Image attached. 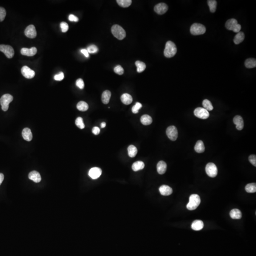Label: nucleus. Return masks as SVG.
Masks as SVG:
<instances>
[{
    "instance_id": "obj_42",
    "label": "nucleus",
    "mask_w": 256,
    "mask_h": 256,
    "mask_svg": "<svg viewBox=\"0 0 256 256\" xmlns=\"http://www.w3.org/2000/svg\"><path fill=\"white\" fill-rule=\"evenodd\" d=\"M60 28L63 32H66L69 30V26L67 23L65 22H62L60 23Z\"/></svg>"
},
{
    "instance_id": "obj_28",
    "label": "nucleus",
    "mask_w": 256,
    "mask_h": 256,
    "mask_svg": "<svg viewBox=\"0 0 256 256\" xmlns=\"http://www.w3.org/2000/svg\"><path fill=\"white\" fill-rule=\"evenodd\" d=\"M145 167V164L143 162L138 161L134 163L132 165V169L134 171H138L143 169Z\"/></svg>"
},
{
    "instance_id": "obj_4",
    "label": "nucleus",
    "mask_w": 256,
    "mask_h": 256,
    "mask_svg": "<svg viewBox=\"0 0 256 256\" xmlns=\"http://www.w3.org/2000/svg\"><path fill=\"white\" fill-rule=\"evenodd\" d=\"M225 27L227 30L236 33L239 32L241 28V25L238 23L237 21L235 19L228 20L225 23Z\"/></svg>"
},
{
    "instance_id": "obj_15",
    "label": "nucleus",
    "mask_w": 256,
    "mask_h": 256,
    "mask_svg": "<svg viewBox=\"0 0 256 256\" xmlns=\"http://www.w3.org/2000/svg\"><path fill=\"white\" fill-rule=\"evenodd\" d=\"M37 52V49L35 47H32L30 49L23 48L21 49V53L24 56L32 57L36 54Z\"/></svg>"
},
{
    "instance_id": "obj_9",
    "label": "nucleus",
    "mask_w": 256,
    "mask_h": 256,
    "mask_svg": "<svg viewBox=\"0 0 256 256\" xmlns=\"http://www.w3.org/2000/svg\"><path fill=\"white\" fill-rule=\"evenodd\" d=\"M194 114L196 117L201 119H206L210 116V114L208 111L204 108L198 107L196 108L194 111Z\"/></svg>"
},
{
    "instance_id": "obj_27",
    "label": "nucleus",
    "mask_w": 256,
    "mask_h": 256,
    "mask_svg": "<svg viewBox=\"0 0 256 256\" xmlns=\"http://www.w3.org/2000/svg\"><path fill=\"white\" fill-rule=\"evenodd\" d=\"M140 122L143 125H148L152 122V119L150 115L147 114L143 115L140 118Z\"/></svg>"
},
{
    "instance_id": "obj_20",
    "label": "nucleus",
    "mask_w": 256,
    "mask_h": 256,
    "mask_svg": "<svg viewBox=\"0 0 256 256\" xmlns=\"http://www.w3.org/2000/svg\"><path fill=\"white\" fill-rule=\"evenodd\" d=\"M22 135L24 139L28 142H30L32 139V134L31 133V130L28 128L23 129Z\"/></svg>"
},
{
    "instance_id": "obj_49",
    "label": "nucleus",
    "mask_w": 256,
    "mask_h": 256,
    "mask_svg": "<svg viewBox=\"0 0 256 256\" xmlns=\"http://www.w3.org/2000/svg\"><path fill=\"white\" fill-rule=\"evenodd\" d=\"M4 175L2 173H0V185L2 183V182L4 181Z\"/></svg>"
},
{
    "instance_id": "obj_18",
    "label": "nucleus",
    "mask_w": 256,
    "mask_h": 256,
    "mask_svg": "<svg viewBox=\"0 0 256 256\" xmlns=\"http://www.w3.org/2000/svg\"><path fill=\"white\" fill-rule=\"evenodd\" d=\"M29 178L30 179L32 180L35 183H39L41 180V175L38 172L36 171H32L30 172L29 174Z\"/></svg>"
},
{
    "instance_id": "obj_10",
    "label": "nucleus",
    "mask_w": 256,
    "mask_h": 256,
    "mask_svg": "<svg viewBox=\"0 0 256 256\" xmlns=\"http://www.w3.org/2000/svg\"><path fill=\"white\" fill-rule=\"evenodd\" d=\"M167 137L169 139L172 141H175L178 137V131L177 129L174 126H170L167 128L166 131Z\"/></svg>"
},
{
    "instance_id": "obj_45",
    "label": "nucleus",
    "mask_w": 256,
    "mask_h": 256,
    "mask_svg": "<svg viewBox=\"0 0 256 256\" xmlns=\"http://www.w3.org/2000/svg\"><path fill=\"white\" fill-rule=\"evenodd\" d=\"M249 160L253 166L256 167V156L255 155L249 156Z\"/></svg>"
},
{
    "instance_id": "obj_46",
    "label": "nucleus",
    "mask_w": 256,
    "mask_h": 256,
    "mask_svg": "<svg viewBox=\"0 0 256 256\" xmlns=\"http://www.w3.org/2000/svg\"><path fill=\"white\" fill-rule=\"evenodd\" d=\"M69 20L70 21H75V22H77L79 19L77 17L75 16V15H73V14H70V15L69 16Z\"/></svg>"
},
{
    "instance_id": "obj_47",
    "label": "nucleus",
    "mask_w": 256,
    "mask_h": 256,
    "mask_svg": "<svg viewBox=\"0 0 256 256\" xmlns=\"http://www.w3.org/2000/svg\"><path fill=\"white\" fill-rule=\"evenodd\" d=\"M92 132H93V133L94 135H98L100 132V129L98 127H94L93 128Z\"/></svg>"
},
{
    "instance_id": "obj_38",
    "label": "nucleus",
    "mask_w": 256,
    "mask_h": 256,
    "mask_svg": "<svg viewBox=\"0 0 256 256\" xmlns=\"http://www.w3.org/2000/svg\"><path fill=\"white\" fill-rule=\"evenodd\" d=\"M142 105L141 103L137 102V103H136L135 105L132 107V109H131L132 113L133 114H137L139 112V110L140 108H142Z\"/></svg>"
},
{
    "instance_id": "obj_41",
    "label": "nucleus",
    "mask_w": 256,
    "mask_h": 256,
    "mask_svg": "<svg viewBox=\"0 0 256 256\" xmlns=\"http://www.w3.org/2000/svg\"><path fill=\"white\" fill-rule=\"evenodd\" d=\"M6 15V10L3 7H0V22L4 21Z\"/></svg>"
},
{
    "instance_id": "obj_26",
    "label": "nucleus",
    "mask_w": 256,
    "mask_h": 256,
    "mask_svg": "<svg viewBox=\"0 0 256 256\" xmlns=\"http://www.w3.org/2000/svg\"><path fill=\"white\" fill-rule=\"evenodd\" d=\"M245 38V35L243 32L240 31L239 32L237 33L236 35L234 37L233 41L234 43L238 45L244 41Z\"/></svg>"
},
{
    "instance_id": "obj_16",
    "label": "nucleus",
    "mask_w": 256,
    "mask_h": 256,
    "mask_svg": "<svg viewBox=\"0 0 256 256\" xmlns=\"http://www.w3.org/2000/svg\"><path fill=\"white\" fill-rule=\"evenodd\" d=\"M233 122L236 125V129L241 131L244 127V121L241 116L237 115L233 118Z\"/></svg>"
},
{
    "instance_id": "obj_25",
    "label": "nucleus",
    "mask_w": 256,
    "mask_h": 256,
    "mask_svg": "<svg viewBox=\"0 0 256 256\" xmlns=\"http://www.w3.org/2000/svg\"><path fill=\"white\" fill-rule=\"evenodd\" d=\"M229 215L233 219H240L242 217V213L239 209H234L230 212Z\"/></svg>"
},
{
    "instance_id": "obj_30",
    "label": "nucleus",
    "mask_w": 256,
    "mask_h": 256,
    "mask_svg": "<svg viewBox=\"0 0 256 256\" xmlns=\"http://www.w3.org/2000/svg\"><path fill=\"white\" fill-rule=\"evenodd\" d=\"M128 155L131 158H134L138 153L137 148L132 145H130L128 147Z\"/></svg>"
},
{
    "instance_id": "obj_14",
    "label": "nucleus",
    "mask_w": 256,
    "mask_h": 256,
    "mask_svg": "<svg viewBox=\"0 0 256 256\" xmlns=\"http://www.w3.org/2000/svg\"><path fill=\"white\" fill-rule=\"evenodd\" d=\"M102 171L101 168L95 167L91 168L89 171V176L93 179H96L101 176Z\"/></svg>"
},
{
    "instance_id": "obj_36",
    "label": "nucleus",
    "mask_w": 256,
    "mask_h": 256,
    "mask_svg": "<svg viewBox=\"0 0 256 256\" xmlns=\"http://www.w3.org/2000/svg\"><path fill=\"white\" fill-rule=\"evenodd\" d=\"M208 4L210 8L211 13H215L216 10L217 1L215 0H209L207 1Z\"/></svg>"
},
{
    "instance_id": "obj_1",
    "label": "nucleus",
    "mask_w": 256,
    "mask_h": 256,
    "mask_svg": "<svg viewBox=\"0 0 256 256\" xmlns=\"http://www.w3.org/2000/svg\"><path fill=\"white\" fill-rule=\"evenodd\" d=\"M177 52V48L175 43L171 41H168L166 44L165 49L164 56L167 58H170L174 57Z\"/></svg>"
},
{
    "instance_id": "obj_40",
    "label": "nucleus",
    "mask_w": 256,
    "mask_h": 256,
    "mask_svg": "<svg viewBox=\"0 0 256 256\" xmlns=\"http://www.w3.org/2000/svg\"><path fill=\"white\" fill-rule=\"evenodd\" d=\"M114 71L115 73L119 75H122L124 73V69L122 66L118 65L115 66L114 69Z\"/></svg>"
},
{
    "instance_id": "obj_2",
    "label": "nucleus",
    "mask_w": 256,
    "mask_h": 256,
    "mask_svg": "<svg viewBox=\"0 0 256 256\" xmlns=\"http://www.w3.org/2000/svg\"><path fill=\"white\" fill-rule=\"evenodd\" d=\"M201 203L199 196L197 194H193L189 197V203L187 205V208L189 210H194L198 207Z\"/></svg>"
},
{
    "instance_id": "obj_24",
    "label": "nucleus",
    "mask_w": 256,
    "mask_h": 256,
    "mask_svg": "<svg viewBox=\"0 0 256 256\" xmlns=\"http://www.w3.org/2000/svg\"><path fill=\"white\" fill-rule=\"evenodd\" d=\"M111 97V92L109 90H106L102 95V101L104 104H108Z\"/></svg>"
},
{
    "instance_id": "obj_5",
    "label": "nucleus",
    "mask_w": 256,
    "mask_h": 256,
    "mask_svg": "<svg viewBox=\"0 0 256 256\" xmlns=\"http://www.w3.org/2000/svg\"><path fill=\"white\" fill-rule=\"evenodd\" d=\"M13 96L10 94H5L1 96L0 99V103L2 110L6 111L8 110L9 105L13 101Z\"/></svg>"
},
{
    "instance_id": "obj_50",
    "label": "nucleus",
    "mask_w": 256,
    "mask_h": 256,
    "mask_svg": "<svg viewBox=\"0 0 256 256\" xmlns=\"http://www.w3.org/2000/svg\"><path fill=\"white\" fill-rule=\"evenodd\" d=\"M101 127L102 128H103L105 127L106 126V123L105 122H103L102 123H101Z\"/></svg>"
},
{
    "instance_id": "obj_33",
    "label": "nucleus",
    "mask_w": 256,
    "mask_h": 256,
    "mask_svg": "<svg viewBox=\"0 0 256 256\" xmlns=\"http://www.w3.org/2000/svg\"><path fill=\"white\" fill-rule=\"evenodd\" d=\"M117 2L119 6L123 8L129 7L132 3L131 0H117Z\"/></svg>"
},
{
    "instance_id": "obj_43",
    "label": "nucleus",
    "mask_w": 256,
    "mask_h": 256,
    "mask_svg": "<svg viewBox=\"0 0 256 256\" xmlns=\"http://www.w3.org/2000/svg\"><path fill=\"white\" fill-rule=\"evenodd\" d=\"M76 85L78 88H80V89H83L85 87V83L83 82V81L81 78H79L77 80Z\"/></svg>"
},
{
    "instance_id": "obj_13",
    "label": "nucleus",
    "mask_w": 256,
    "mask_h": 256,
    "mask_svg": "<svg viewBox=\"0 0 256 256\" xmlns=\"http://www.w3.org/2000/svg\"><path fill=\"white\" fill-rule=\"evenodd\" d=\"M168 10V6L165 3H159L154 7L155 12L159 15L164 14Z\"/></svg>"
},
{
    "instance_id": "obj_8",
    "label": "nucleus",
    "mask_w": 256,
    "mask_h": 256,
    "mask_svg": "<svg viewBox=\"0 0 256 256\" xmlns=\"http://www.w3.org/2000/svg\"><path fill=\"white\" fill-rule=\"evenodd\" d=\"M0 51L3 52L7 58H12L14 56V49L10 46L0 45Z\"/></svg>"
},
{
    "instance_id": "obj_48",
    "label": "nucleus",
    "mask_w": 256,
    "mask_h": 256,
    "mask_svg": "<svg viewBox=\"0 0 256 256\" xmlns=\"http://www.w3.org/2000/svg\"><path fill=\"white\" fill-rule=\"evenodd\" d=\"M81 52L84 55V56L85 57H86V58L89 57V53H88V51L86 49H83L81 50Z\"/></svg>"
},
{
    "instance_id": "obj_7",
    "label": "nucleus",
    "mask_w": 256,
    "mask_h": 256,
    "mask_svg": "<svg viewBox=\"0 0 256 256\" xmlns=\"http://www.w3.org/2000/svg\"><path fill=\"white\" fill-rule=\"evenodd\" d=\"M206 174L211 177H215L218 173V169L216 166L213 163H209L205 167Z\"/></svg>"
},
{
    "instance_id": "obj_37",
    "label": "nucleus",
    "mask_w": 256,
    "mask_h": 256,
    "mask_svg": "<svg viewBox=\"0 0 256 256\" xmlns=\"http://www.w3.org/2000/svg\"><path fill=\"white\" fill-rule=\"evenodd\" d=\"M75 124L80 129H83L85 128V124L83 123V120L81 117H78L76 119Z\"/></svg>"
},
{
    "instance_id": "obj_11",
    "label": "nucleus",
    "mask_w": 256,
    "mask_h": 256,
    "mask_svg": "<svg viewBox=\"0 0 256 256\" xmlns=\"http://www.w3.org/2000/svg\"><path fill=\"white\" fill-rule=\"evenodd\" d=\"M25 35L26 37L30 38H34L37 36V31L36 28L33 25H30L26 28L24 31Z\"/></svg>"
},
{
    "instance_id": "obj_35",
    "label": "nucleus",
    "mask_w": 256,
    "mask_h": 256,
    "mask_svg": "<svg viewBox=\"0 0 256 256\" xmlns=\"http://www.w3.org/2000/svg\"><path fill=\"white\" fill-rule=\"evenodd\" d=\"M203 105L204 109L208 111H211L213 109V107L212 104L209 100L205 99L203 102Z\"/></svg>"
},
{
    "instance_id": "obj_31",
    "label": "nucleus",
    "mask_w": 256,
    "mask_h": 256,
    "mask_svg": "<svg viewBox=\"0 0 256 256\" xmlns=\"http://www.w3.org/2000/svg\"><path fill=\"white\" fill-rule=\"evenodd\" d=\"M77 108L78 110L82 111H87L89 108V106L84 101H80L77 104Z\"/></svg>"
},
{
    "instance_id": "obj_12",
    "label": "nucleus",
    "mask_w": 256,
    "mask_h": 256,
    "mask_svg": "<svg viewBox=\"0 0 256 256\" xmlns=\"http://www.w3.org/2000/svg\"><path fill=\"white\" fill-rule=\"evenodd\" d=\"M21 72L23 77L28 79L32 78L35 75V72L27 66H23L21 70Z\"/></svg>"
},
{
    "instance_id": "obj_6",
    "label": "nucleus",
    "mask_w": 256,
    "mask_h": 256,
    "mask_svg": "<svg viewBox=\"0 0 256 256\" xmlns=\"http://www.w3.org/2000/svg\"><path fill=\"white\" fill-rule=\"evenodd\" d=\"M206 28L202 24L194 23L190 28L191 33L193 35H202L205 33Z\"/></svg>"
},
{
    "instance_id": "obj_32",
    "label": "nucleus",
    "mask_w": 256,
    "mask_h": 256,
    "mask_svg": "<svg viewBox=\"0 0 256 256\" xmlns=\"http://www.w3.org/2000/svg\"><path fill=\"white\" fill-rule=\"evenodd\" d=\"M136 66H137V70L138 73H142L146 69V64L140 61H137L135 62Z\"/></svg>"
},
{
    "instance_id": "obj_21",
    "label": "nucleus",
    "mask_w": 256,
    "mask_h": 256,
    "mask_svg": "<svg viewBox=\"0 0 256 256\" xmlns=\"http://www.w3.org/2000/svg\"><path fill=\"white\" fill-rule=\"evenodd\" d=\"M204 226V224L203 221L197 220L195 221L192 223L191 227L192 229L195 231H198L201 230L203 228Z\"/></svg>"
},
{
    "instance_id": "obj_29",
    "label": "nucleus",
    "mask_w": 256,
    "mask_h": 256,
    "mask_svg": "<svg viewBox=\"0 0 256 256\" xmlns=\"http://www.w3.org/2000/svg\"><path fill=\"white\" fill-rule=\"evenodd\" d=\"M245 65L248 69L254 68L256 66V60L255 58H248L245 62Z\"/></svg>"
},
{
    "instance_id": "obj_23",
    "label": "nucleus",
    "mask_w": 256,
    "mask_h": 256,
    "mask_svg": "<svg viewBox=\"0 0 256 256\" xmlns=\"http://www.w3.org/2000/svg\"><path fill=\"white\" fill-rule=\"evenodd\" d=\"M195 150L197 153H201L204 152L205 151V147L203 141L201 140L197 141L195 145Z\"/></svg>"
},
{
    "instance_id": "obj_39",
    "label": "nucleus",
    "mask_w": 256,
    "mask_h": 256,
    "mask_svg": "<svg viewBox=\"0 0 256 256\" xmlns=\"http://www.w3.org/2000/svg\"><path fill=\"white\" fill-rule=\"evenodd\" d=\"M86 50L89 53H95L98 51V49L94 45H92L88 46Z\"/></svg>"
},
{
    "instance_id": "obj_19",
    "label": "nucleus",
    "mask_w": 256,
    "mask_h": 256,
    "mask_svg": "<svg viewBox=\"0 0 256 256\" xmlns=\"http://www.w3.org/2000/svg\"><path fill=\"white\" fill-rule=\"evenodd\" d=\"M156 168L158 173L160 175H163L165 173L167 170V164L164 161H160L157 164Z\"/></svg>"
},
{
    "instance_id": "obj_44",
    "label": "nucleus",
    "mask_w": 256,
    "mask_h": 256,
    "mask_svg": "<svg viewBox=\"0 0 256 256\" xmlns=\"http://www.w3.org/2000/svg\"><path fill=\"white\" fill-rule=\"evenodd\" d=\"M64 74L63 72H60L58 74L54 76V79L56 81H61L64 79Z\"/></svg>"
},
{
    "instance_id": "obj_34",
    "label": "nucleus",
    "mask_w": 256,
    "mask_h": 256,
    "mask_svg": "<svg viewBox=\"0 0 256 256\" xmlns=\"http://www.w3.org/2000/svg\"><path fill=\"white\" fill-rule=\"evenodd\" d=\"M245 190L249 193H254L256 192V183H250L247 184L245 187Z\"/></svg>"
},
{
    "instance_id": "obj_3",
    "label": "nucleus",
    "mask_w": 256,
    "mask_h": 256,
    "mask_svg": "<svg viewBox=\"0 0 256 256\" xmlns=\"http://www.w3.org/2000/svg\"><path fill=\"white\" fill-rule=\"evenodd\" d=\"M111 31L115 37L119 40H123L126 35L125 30L119 25H113L111 27Z\"/></svg>"
},
{
    "instance_id": "obj_22",
    "label": "nucleus",
    "mask_w": 256,
    "mask_h": 256,
    "mask_svg": "<svg viewBox=\"0 0 256 256\" xmlns=\"http://www.w3.org/2000/svg\"><path fill=\"white\" fill-rule=\"evenodd\" d=\"M121 101L125 105H129L132 102L133 99L132 96L128 94H124L121 97Z\"/></svg>"
},
{
    "instance_id": "obj_17",
    "label": "nucleus",
    "mask_w": 256,
    "mask_h": 256,
    "mask_svg": "<svg viewBox=\"0 0 256 256\" xmlns=\"http://www.w3.org/2000/svg\"><path fill=\"white\" fill-rule=\"evenodd\" d=\"M159 191L161 195L164 196H168L171 195L173 190L168 185H162L159 188Z\"/></svg>"
}]
</instances>
